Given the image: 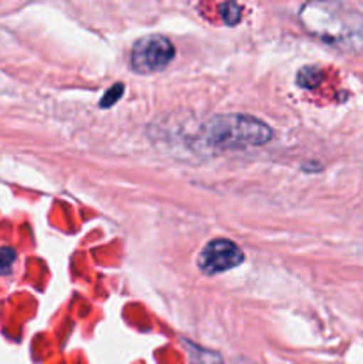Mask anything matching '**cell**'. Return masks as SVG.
Wrapping results in <instances>:
<instances>
[{
    "label": "cell",
    "instance_id": "cell-9",
    "mask_svg": "<svg viewBox=\"0 0 363 364\" xmlns=\"http://www.w3.org/2000/svg\"><path fill=\"white\" fill-rule=\"evenodd\" d=\"M121 91H123V87H121V85L117 84L116 87H114V91H112V92H110V91L107 92L105 98H103V102H102V105H103V107H107V105H110V103L116 102V100H114V98H117V96L121 95Z\"/></svg>",
    "mask_w": 363,
    "mask_h": 364
},
{
    "label": "cell",
    "instance_id": "cell-8",
    "mask_svg": "<svg viewBox=\"0 0 363 364\" xmlns=\"http://www.w3.org/2000/svg\"><path fill=\"white\" fill-rule=\"evenodd\" d=\"M14 251L7 247H0V272H7L14 263Z\"/></svg>",
    "mask_w": 363,
    "mask_h": 364
},
{
    "label": "cell",
    "instance_id": "cell-5",
    "mask_svg": "<svg viewBox=\"0 0 363 364\" xmlns=\"http://www.w3.org/2000/svg\"><path fill=\"white\" fill-rule=\"evenodd\" d=\"M191 364H223V361H221V358L216 352H209L203 350V348L192 347Z\"/></svg>",
    "mask_w": 363,
    "mask_h": 364
},
{
    "label": "cell",
    "instance_id": "cell-10",
    "mask_svg": "<svg viewBox=\"0 0 363 364\" xmlns=\"http://www.w3.org/2000/svg\"><path fill=\"white\" fill-rule=\"evenodd\" d=\"M235 364H256V363L249 361V359H246V358H241L238 361H235Z\"/></svg>",
    "mask_w": 363,
    "mask_h": 364
},
{
    "label": "cell",
    "instance_id": "cell-2",
    "mask_svg": "<svg viewBox=\"0 0 363 364\" xmlns=\"http://www.w3.org/2000/svg\"><path fill=\"white\" fill-rule=\"evenodd\" d=\"M201 137L216 149H246L267 144L273 128L246 114H221L203 123Z\"/></svg>",
    "mask_w": 363,
    "mask_h": 364
},
{
    "label": "cell",
    "instance_id": "cell-7",
    "mask_svg": "<svg viewBox=\"0 0 363 364\" xmlns=\"http://www.w3.org/2000/svg\"><path fill=\"white\" fill-rule=\"evenodd\" d=\"M298 80L302 87H313V85L319 84L320 71L315 70V68H305V70H301V73H299Z\"/></svg>",
    "mask_w": 363,
    "mask_h": 364
},
{
    "label": "cell",
    "instance_id": "cell-3",
    "mask_svg": "<svg viewBox=\"0 0 363 364\" xmlns=\"http://www.w3.org/2000/svg\"><path fill=\"white\" fill-rule=\"evenodd\" d=\"M173 57L174 46L169 39L160 34H149L134 43L130 64L135 73L149 75L162 71Z\"/></svg>",
    "mask_w": 363,
    "mask_h": 364
},
{
    "label": "cell",
    "instance_id": "cell-1",
    "mask_svg": "<svg viewBox=\"0 0 363 364\" xmlns=\"http://www.w3.org/2000/svg\"><path fill=\"white\" fill-rule=\"evenodd\" d=\"M305 31L345 53L363 50V13L344 2H308L299 11Z\"/></svg>",
    "mask_w": 363,
    "mask_h": 364
},
{
    "label": "cell",
    "instance_id": "cell-6",
    "mask_svg": "<svg viewBox=\"0 0 363 364\" xmlns=\"http://www.w3.org/2000/svg\"><path fill=\"white\" fill-rule=\"evenodd\" d=\"M221 16L226 25H235L241 20V7L233 2L224 4V6H221Z\"/></svg>",
    "mask_w": 363,
    "mask_h": 364
},
{
    "label": "cell",
    "instance_id": "cell-4",
    "mask_svg": "<svg viewBox=\"0 0 363 364\" xmlns=\"http://www.w3.org/2000/svg\"><path fill=\"white\" fill-rule=\"evenodd\" d=\"M242 262H244V255L241 249L233 242L223 240V238L209 242L198 256L199 270L210 274V276L226 272V270L241 265Z\"/></svg>",
    "mask_w": 363,
    "mask_h": 364
}]
</instances>
